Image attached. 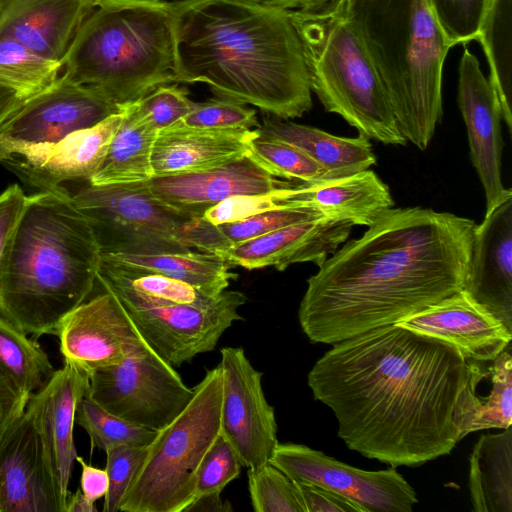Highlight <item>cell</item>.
<instances>
[{
    "instance_id": "ac0fdd59",
    "label": "cell",
    "mask_w": 512,
    "mask_h": 512,
    "mask_svg": "<svg viewBox=\"0 0 512 512\" xmlns=\"http://www.w3.org/2000/svg\"><path fill=\"white\" fill-rule=\"evenodd\" d=\"M40 435L24 413L0 439V512H64Z\"/></svg>"
},
{
    "instance_id": "f5cc1de1",
    "label": "cell",
    "mask_w": 512,
    "mask_h": 512,
    "mask_svg": "<svg viewBox=\"0 0 512 512\" xmlns=\"http://www.w3.org/2000/svg\"><path fill=\"white\" fill-rule=\"evenodd\" d=\"M232 510L230 503L222 500L221 492H213L195 497L184 512H223Z\"/></svg>"
},
{
    "instance_id": "5bb4252c",
    "label": "cell",
    "mask_w": 512,
    "mask_h": 512,
    "mask_svg": "<svg viewBox=\"0 0 512 512\" xmlns=\"http://www.w3.org/2000/svg\"><path fill=\"white\" fill-rule=\"evenodd\" d=\"M124 107L64 74L29 97L0 127V146L53 143L91 128Z\"/></svg>"
},
{
    "instance_id": "1f68e13d",
    "label": "cell",
    "mask_w": 512,
    "mask_h": 512,
    "mask_svg": "<svg viewBox=\"0 0 512 512\" xmlns=\"http://www.w3.org/2000/svg\"><path fill=\"white\" fill-rule=\"evenodd\" d=\"M101 256L139 269L159 273L192 284L212 294L225 291L237 274L220 256L204 252L101 253Z\"/></svg>"
},
{
    "instance_id": "6da1fadb",
    "label": "cell",
    "mask_w": 512,
    "mask_h": 512,
    "mask_svg": "<svg viewBox=\"0 0 512 512\" xmlns=\"http://www.w3.org/2000/svg\"><path fill=\"white\" fill-rule=\"evenodd\" d=\"M466 379L456 347L392 324L333 344L307 383L334 413L349 449L396 468L452 451L453 411Z\"/></svg>"
},
{
    "instance_id": "52a82bcc",
    "label": "cell",
    "mask_w": 512,
    "mask_h": 512,
    "mask_svg": "<svg viewBox=\"0 0 512 512\" xmlns=\"http://www.w3.org/2000/svg\"><path fill=\"white\" fill-rule=\"evenodd\" d=\"M288 14L301 41L311 91L325 110L341 116L368 139L406 145L344 0L328 10H288Z\"/></svg>"
},
{
    "instance_id": "e0dca14e",
    "label": "cell",
    "mask_w": 512,
    "mask_h": 512,
    "mask_svg": "<svg viewBox=\"0 0 512 512\" xmlns=\"http://www.w3.org/2000/svg\"><path fill=\"white\" fill-rule=\"evenodd\" d=\"M457 103L467 128L472 165L484 188L487 213L508 191L501 178L503 118L489 79L483 74L476 56L467 48L463 50L458 66Z\"/></svg>"
},
{
    "instance_id": "60d3db41",
    "label": "cell",
    "mask_w": 512,
    "mask_h": 512,
    "mask_svg": "<svg viewBox=\"0 0 512 512\" xmlns=\"http://www.w3.org/2000/svg\"><path fill=\"white\" fill-rule=\"evenodd\" d=\"M188 95L186 88L167 84L130 104L142 119L160 132L178 123L192 110L195 102Z\"/></svg>"
},
{
    "instance_id": "603a6c76",
    "label": "cell",
    "mask_w": 512,
    "mask_h": 512,
    "mask_svg": "<svg viewBox=\"0 0 512 512\" xmlns=\"http://www.w3.org/2000/svg\"><path fill=\"white\" fill-rule=\"evenodd\" d=\"M353 226L326 218L303 221L234 244L223 259L248 270L264 267L284 270L303 262L319 267L347 240Z\"/></svg>"
},
{
    "instance_id": "8d00e7d4",
    "label": "cell",
    "mask_w": 512,
    "mask_h": 512,
    "mask_svg": "<svg viewBox=\"0 0 512 512\" xmlns=\"http://www.w3.org/2000/svg\"><path fill=\"white\" fill-rule=\"evenodd\" d=\"M75 422L87 432L92 447L104 451L116 445H148L157 433L107 411L87 395L78 404Z\"/></svg>"
},
{
    "instance_id": "e575fe53",
    "label": "cell",
    "mask_w": 512,
    "mask_h": 512,
    "mask_svg": "<svg viewBox=\"0 0 512 512\" xmlns=\"http://www.w3.org/2000/svg\"><path fill=\"white\" fill-rule=\"evenodd\" d=\"M63 64L45 58L9 37H0V83L25 98L50 86Z\"/></svg>"
},
{
    "instance_id": "30bf717a",
    "label": "cell",
    "mask_w": 512,
    "mask_h": 512,
    "mask_svg": "<svg viewBox=\"0 0 512 512\" xmlns=\"http://www.w3.org/2000/svg\"><path fill=\"white\" fill-rule=\"evenodd\" d=\"M194 394L150 348L89 374L86 395L107 411L154 431L169 424Z\"/></svg>"
},
{
    "instance_id": "277c9868",
    "label": "cell",
    "mask_w": 512,
    "mask_h": 512,
    "mask_svg": "<svg viewBox=\"0 0 512 512\" xmlns=\"http://www.w3.org/2000/svg\"><path fill=\"white\" fill-rule=\"evenodd\" d=\"M101 251L64 187L26 196L0 261V313L26 334L56 335L86 301Z\"/></svg>"
},
{
    "instance_id": "d6a6232c",
    "label": "cell",
    "mask_w": 512,
    "mask_h": 512,
    "mask_svg": "<svg viewBox=\"0 0 512 512\" xmlns=\"http://www.w3.org/2000/svg\"><path fill=\"white\" fill-rule=\"evenodd\" d=\"M511 4L512 0H489L476 37L488 61V79L499 101L509 133L512 131Z\"/></svg>"
},
{
    "instance_id": "f907efd6",
    "label": "cell",
    "mask_w": 512,
    "mask_h": 512,
    "mask_svg": "<svg viewBox=\"0 0 512 512\" xmlns=\"http://www.w3.org/2000/svg\"><path fill=\"white\" fill-rule=\"evenodd\" d=\"M76 461L81 465L80 489L84 496L91 502L105 497L108 491V474L106 469H100L87 464L80 456H76Z\"/></svg>"
},
{
    "instance_id": "f6af8a7d",
    "label": "cell",
    "mask_w": 512,
    "mask_h": 512,
    "mask_svg": "<svg viewBox=\"0 0 512 512\" xmlns=\"http://www.w3.org/2000/svg\"><path fill=\"white\" fill-rule=\"evenodd\" d=\"M290 185L291 183L264 193L231 196L208 209L203 217L209 222L219 225L264 211L292 206L287 202V188Z\"/></svg>"
},
{
    "instance_id": "ee69618b",
    "label": "cell",
    "mask_w": 512,
    "mask_h": 512,
    "mask_svg": "<svg viewBox=\"0 0 512 512\" xmlns=\"http://www.w3.org/2000/svg\"><path fill=\"white\" fill-rule=\"evenodd\" d=\"M242 466L231 444L219 435L200 464L195 497L222 492L228 483L239 476Z\"/></svg>"
},
{
    "instance_id": "8fae6325",
    "label": "cell",
    "mask_w": 512,
    "mask_h": 512,
    "mask_svg": "<svg viewBox=\"0 0 512 512\" xmlns=\"http://www.w3.org/2000/svg\"><path fill=\"white\" fill-rule=\"evenodd\" d=\"M246 300L242 292L226 289L206 306L120 302L151 349L178 367L214 350L233 322L242 320L238 310Z\"/></svg>"
},
{
    "instance_id": "db71d44e",
    "label": "cell",
    "mask_w": 512,
    "mask_h": 512,
    "mask_svg": "<svg viewBox=\"0 0 512 512\" xmlns=\"http://www.w3.org/2000/svg\"><path fill=\"white\" fill-rule=\"evenodd\" d=\"M28 98L0 83V127Z\"/></svg>"
},
{
    "instance_id": "9c48e42d",
    "label": "cell",
    "mask_w": 512,
    "mask_h": 512,
    "mask_svg": "<svg viewBox=\"0 0 512 512\" xmlns=\"http://www.w3.org/2000/svg\"><path fill=\"white\" fill-rule=\"evenodd\" d=\"M70 196L89 221L101 253L191 251L182 241V232L185 223L194 216L164 205L142 182H87Z\"/></svg>"
},
{
    "instance_id": "d590c367",
    "label": "cell",
    "mask_w": 512,
    "mask_h": 512,
    "mask_svg": "<svg viewBox=\"0 0 512 512\" xmlns=\"http://www.w3.org/2000/svg\"><path fill=\"white\" fill-rule=\"evenodd\" d=\"M273 177L315 183L326 179L322 167L297 147L266 136L258 129L247 141V154Z\"/></svg>"
},
{
    "instance_id": "ab89813d",
    "label": "cell",
    "mask_w": 512,
    "mask_h": 512,
    "mask_svg": "<svg viewBox=\"0 0 512 512\" xmlns=\"http://www.w3.org/2000/svg\"><path fill=\"white\" fill-rule=\"evenodd\" d=\"M489 0H428L451 47L476 40Z\"/></svg>"
},
{
    "instance_id": "7dc6e473",
    "label": "cell",
    "mask_w": 512,
    "mask_h": 512,
    "mask_svg": "<svg viewBox=\"0 0 512 512\" xmlns=\"http://www.w3.org/2000/svg\"><path fill=\"white\" fill-rule=\"evenodd\" d=\"M294 483L304 512H366L357 503L332 490L313 483Z\"/></svg>"
},
{
    "instance_id": "9a60e30c",
    "label": "cell",
    "mask_w": 512,
    "mask_h": 512,
    "mask_svg": "<svg viewBox=\"0 0 512 512\" xmlns=\"http://www.w3.org/2000/svg\"><path fill=\"white\" fill-rule=\"evenodd\" d=\"M56 335L64 361L88 375L150 348L108 289L70 311L58 324Z\"/></svg>"
},
{
    "instance_id": "83f0119b",
    "label": "cell",
    "mask_w": 512,
    "mask_h": 512,
    "mask_svg": "<svg viewBox=\"0 0 512 512\" xmlns=\"http://www.w3.org/2000/svg\"><path fill=\"white\" fill-rule=\"evenodd\" d=\"M258 130L303 151L322 167L326 179L367 170L376 163L369 139L361 134L355 138L339 137L275 116L264 118Z\"/></svg>"
},
{
    "instance_id": "484cf974",
    "label": "cell",
    "mask_w": 512,
    "mask_h": 512,
    "mask_svg": "<svg viewBox=\"0 0 512 512\" xmlns=\"http://www.w3.org/2000/svg\"><path fill=\"white\" fill-rule=\"evenodd\" d=\"M458 442L471 432L512 424L510 345L491 360H467V379L453 411Z\"/></svg>"
},
{
    "instance_id": "3957f363",
    "label": "cell",
    "mask_w": 512,
    "mask_h": 512,
    "mask_svg": "<svg viewBox=\"0 0 512 512\" xmlns=\"http://www.w3.org/2000/svg\"><path fill=\"white\" fill-rule=\"evenodd\" d=\"M177 83L280 119L312 108L301 41L288 10L249 0L175 1Z\"/></svg>"
},
{
    "instance_id": "d6986e66",
    "label": "cell",
    "mask_w": 512,
    "mask_h": 512,
    "mask_svg": "<svg viewBox=\"0 0 512 512\" xmlns=\"http://www.w3.org/2000/svg\"><path fill=\"white\" fill-rule=\"evenodd\" d=\"M89 375L64 361L48 383L33 393L25 412L36 427L49 470L65 499L76 460L73 429L79 402L86 395Z\"/></svg>"
},
{
    "instance_id": "4dcf8cb0",
    "label": "cell",
    "mask_w": 512,
    "mask_h": 512,
    "mask_svg": "<svg viewBox=\"0 0 512 512\" xmlns=\"http://www.w3.org/2000/svg\"><path fill=\"white\" fill-rule=\"evenodd\" d=\"M158 131L128 104L105 157L90 179L92 185L147 181L153 177L151 157Z\"/></svg>"
},
{
    "instance_id": "f1b7e54d",
    "label": "cell",
    "mask_w": 512,
    "mask_h": 512,
    "mask_svg": "<svg viewBox=\"0 0 512 512\" xmlns=\"http://www.w3.org/2000/svg\"><path fill=\"white\" fill-rule=\"evenodd\" d=\"M97 281L121 301L135 304H189L206 306L219 295L159 273L128 266L100 257Z\"/></svg>"
},
{
    "instance_id": "44dd1931",
    "label": "cell",
    "mask_w": 512,
    "mask_h": 512,
    "mask_svg": "<svg viewBox=\"0 0 512 512\" xmlns=\"http://www.w3.org/2000/svg\"><path fill=\"white\" fill-rule=\"evenodd\" d=\"M466 290L512 331V190L476 225Z\"/></svg>"
},
{
    "instance_id": "bcb514c9",
    "label": "cell",
    "mask_w": 512,
    "mask_h": 512,
    "mask_svg": "<svg viewBox=\"0 0 512 512\" xmlns=\"http://www.w3.org/2000/svg\"><path fill=\"white\" fill-rule=\"evenodd\" d=\"M182 241L189 248L223 258L232 243L215 225L203 216L190 218L183 227Z\"/></svg>"
},
{
    "instance_id": "8992f818",
    "label": "cell",
    "mask_w": 512,
    "mask_h": 512,
    "mask_svg": "<svg viewBox=\"0 0 512 512\" xmlns=\"http://www.w3.org/2000/svg\"><path fill=\"white\" fill-rule=\"evenodd\" d=\"M389 97L397 127L425 150L442 117V73L452 48L428 0H344Z\"/></svg>"
},
{
    "instance_id": "4316f807",
    "label": "cell",
    "mask_w": 512,
    "mask_h": 512,
    "mask_svg": "<svg viewBox=\"0 0 512 512\" xmlns=\"http://www.w3.org/2000/svg\"><path fill=\"white\" fill-rule=\"evenodd\" d=\"M253 131L164 129L153 146V176L202 171L242 157Z\"/></svg>"
},
{
    "instance_id": "7402d4cb",
    "label": "cell",
    "mask_w": 512,
    "mask_h": 512,
    "mask_svg": "<svg viewBox=\"0 0 512 512\" xmlns=\"http://www.w3.org/2000/svg\"><path fill=\"white\" fill-rule=\"evenodd\" d=\"M142 183L164 205L199 217L231 196L269 192L289 184L276 180L247 155L206 170L153 176Z\"/></svg>"
},
{
    "instance_id": "4fadbf2b",
    "label": "cell",
    "mask_w": 512,
    "mask_h": 512,
    "mask_svg": "<svg viewBox=\"0 0 512 512\" xmlns=\"http://www.w3.org/2000/svg\"><path fill=\"white\" fill-rule=\"evenodd\" d=\"M222 402L220 435L237 453L243 466L267 462L278 444L274 408L265 398L262 373L240 347L221 349Z\"/></svg>"
},
{
    "instance_id": "d4e9b609",
    "label": "cell",
    "mask_w": 512,
    "mask_h": 512,
    "mask_svg": "<svg viewBox=\"0 0 512 512\" xmlns=\"http://www.w3.org/2000/svg\"><path fill=\"white\" fill-rule=\"evenodd\" d=\"M287 202L316 211L332 221L364 226L394 207L389 187L369 169L315 183L291 184Z\"/></svg>"
},
{
    "instance_id": "c3c4849f",
    "label": "cell",
    "mask_w": 512,
    "mask_h": 512,
    "mask_svg": "<svg viewBox=\"0 0 512 512\" xmlns=\"http://www.w3.org/2000/svg\"><path fill=\"white\" fill-rule=\"evenodd\" d=\"M28 399L0 369V439L24 413Z\"/></svg>"
},
{
    "instance_id": "ffe728a7",
    "label": "cell",
    "mask_w": 512,
    "mask_h": 512,
    "mask_svg": "<svg viewBox=\"0 0 512 512\" xmlns=\"http://www.w3.org/2000/svg\"><path fill=\"white\" fill-rule=\"evenodd\" d=\"M395 325L449 343L466 360H491L512 338V331L463 288Z\"/></svg>"
},
{
    "instance_id": "7bdbcfd3",
    "label": "cell",
    "mask_w": 512,
    "mask_h": 512,
    "mask_svg": "<svg viewBox=\"0 0 512 512\" xmlns=\"http://www.w3.org/2000/svg\"><path fill=\"white\" fill-rule=\"evenodd\" d=\"M148 445H116L105 450L109 485L104 497V512L119 511L122 499L144 461Z\"/></svg>"
},
{
    "instance_id": "7a4b0ae2",
    "label": "cell",
    "mask_w": 512,
    "mask_h": 512,
    "mask_svg": "<svg viewBox=\"0 0 512 512\" xmlns=\"http://www.w3.org/2000/svg\"><path fill=\"white\" fill-rule=\"evenodd\" d=\"M476 223L428 208H390L307 280L299 324L333 345L392 325L464 287Z\"/></svg>"
},
{
    "instance_id": "f546056e",
    "label": "cell",
    "mask_w": 512,
    "mask_h": 512,
    "mask_svg": "<svg viewBox=\"0 0 512 512\" xmlns=\"http://www.w3.org/2000/svg\"><path fill=\"white\" fill-rule=\"evenodd\" d=\"M474 512H512V430L482 434L469 457Z\"/></svg>"
},
{
    "instance_id": "74e56055",
    "label": "cell",
    "mask_w": 512,
    "mask_h": 512,
    "mask_svg": "<svg viewBox=\"0 0 512 512\" xmlns=\"http://www.w3.org/2000/svg\"><path fill=\"white\" fill-rule=\"evenodd\" d=\"M247 477L255 512H304L295 483L270 462L248 468Z\"/></svg>"
},
{
    "instance_id": "cb8c5ba5",
    "label": "cell",
    "mask_w": 512,
    "mask_h": 512,
    "mask_svg": "<svg viewBox=\"0 0 512 512\" xmlns=\"http://www.w3.org/2000/svg\"><path fill=\"white\" fill-rule=\"evenodd\" d=\"M101 0H0V37L63 64L79 28Z\"/></svg>"
},
{
    "instance_id": "5b68a950",
    "label": "cell",
    "mask_w": 512,
    "mask_h": 512,
    "mask_svg": "<svg viewBox=\"0 0 512 512\" xmlns=\"http://www.w3.org/2000/svg\"><path fill=\"white\" fill-rule=\"evenodd\" d=\"M64 75L121 107L177 83L175 2L101 0L63 60Z\"/></svg>"
},
{
    "instance_id": "11a10c76",
    "label": "cell",
    "mask_w": 512,
    "mask_h": 512,
    "mask_svg": "<svg viewBox=\"0 0 512 512\" xmlns=\"http://www.w3.org/2000/svg\"><path fill=\"white\" fill-rule=\"evenodd\" d=\"M97 508L82 493L81 489H77L73 494L68 493L64 512H96Z\"/></svg>"
},
{
    "instance_id": "681fc988",
    "label": "cell",
    "mask_w": 512,
    "mask_h": 512,
    "mask_svg": "<svg viewBox=\"0 0 512 512\" xmlns=\"http://www.w3.org/2000/svg\"><path fill=\"white\" fill-rule=\"evenodd\" d=\"M26 195L16 183L0 193V261L5 244L22 211Z\"/></svg>"
},
{
    "instance_id": "836d02e7",
    "label": "cell",
    "mask_w": 512,
    "mask_h": 512,
    "mask_svg": "<svg viewBox=\"0 0 512 512\" xmlns=\"http://www.w3.org/2000/svg\"><path fill=\"white\" fill-rule=\"evenodd\" d=\"M0 369L27 397L44 387L56 371L37 341L1 313Z\"/></svg>"
},
{
    "instance_id": "ba28073f",
    "label": "cell",
    "mask_w": 512,
    "mask_h": 512,
    "mask_svg": "<svg viewBox=\"0 0 512 512\" xmlns=\"http://www.w3.org/2000/svg\"><path fill=\"white\" fill-rule=\"evenodd\" d=\"M183 411L157 431L127 489L121 512H184L196 495L200 464L220 435L222 371L218 364L193 387Z\"/></svg>"
},
{
    "instance_id": "816d5d0a",
    "label": "cell",
    "mask_w": 512,
    "mask_h": 512,
    "mask_svg": "<svg viewBox=\"0 0 512 512\" xmlns=\"http://www.w3.org/2000/svg\"><path fill=\"white\" fill-rule=\"evenodd\" d=\"M284 10L305 12L321 11L333 7L342 0H249Z\"/></svg>"
},
{
    "instance_id": "f35d334b",
    "label": "cell",
    "mask_w": 512,
    "mask_h": 512,
    "mask_svg": "<svg viewBox=\"0 0 512 512\" xmlns=\"http://www.w3.org/2000/svg\"><path fill=\"white\" fill-rule=\"evenodd\" d=\"M254 126H258L254 109L238 101L219 97L195 102L192 110L169 128L223 131L249 130Z\"/></svg>"
},
{
    "instance_id": "7c38bea8",
    "label": "cell",
    "mask_w": 512,
    "mask_h": 512,
    "mask_svg": "<svg viewBox=\"0 0 512 512\" xmlns=\"http://www.w3.org/2000/svg\"><path fill=\"white\" fill-rule=\"evenodd\" d=\"M269 462L293 482L313 483L332 490L366 512H411L418 503L415 490L394 467L363 470L306 445L279 442Z\"/></svg>"
},
{
    "instance_id": "b9f144b4",
    "label": "cell",
    "mask_w": 512,
    "mask_h": 512,
    "mask_svg": "<svg viewBox=\"0 0 512 512\" xmlns=\"http://www.w3.org/2000/svg\"><path fill=\"white\" fill-rule=\"evenodd\" d=\"M319 218L324 217L316 211L303 207L289 206L264 211L234 222L219 224L218 226L232 245H234L292 224Z\"/></svg>"
},
{
    "instance_id": "2e32d148",
    "label": "cell",
    "mask_w": 512,
    "mask_h": 512,
    "mask_svg": "<svg viewBox=\"0 0 512 512\" xmlns=\"http://www.w3.org/2000/svg\"><path fill=\"white\" fill-rule=\"evenodd\" d=\"M122 118L123 111L53 143L0 146V162L41 191L58 189L68 181L89 182Z\"/></svg>"
}]
</instances>
